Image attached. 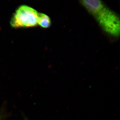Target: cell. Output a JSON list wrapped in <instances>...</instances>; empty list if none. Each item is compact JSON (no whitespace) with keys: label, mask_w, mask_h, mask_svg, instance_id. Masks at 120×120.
Here are the masks:
<instances>
[{"label":"cell","mask_w":120,"mask_h":120,"mask_svg":"<svg viewBox=\"0 0 120 120\" xmlns=\"http://www.w3.org/2000/svg\"><path fill=\"white\" fill-rule=\"evenodd\" d=\"M80 2L105 32L114 37L120 35V18L102 1L84 0Z\"/></svg>","instance_id":"cell-1"},{"label":"cell","mask_w":120,"mask_h":120,"mask_svg":"<svg viewBox=\"0 0 120 120\" xmlns=\"http://www.w3.org/2000/svg\"><path fill=\"white\" fill-rule=\"evenodd\" d=\"M38 14V11L31 7L24 5H20L11 18V26L15 28L37 26Z\"/></svg>","instance_id":"cell-2"},{"label":"cell","mask_w":120,"mask_h":120,"mask_svg":"<svg viewBox=\"0 0 120 120\" xmlns=\"http://www.w3.org/2000/svg\"><path fill=\"white\" fill-rule=\"evenodd\" d=\"M38 24L42 28H49L51 25V19L46 14L39 13L38 18Z\"/></svg>","instance_id":"cell-3"},{"label":"cell","mask_w":120,"mask_h":120,"mask_svg":"<svg viewBox=\"0 0 120 120\" xmlns=\"http://www.w3.org/2000/svg\"><path fill=\"white\" fill-rule=\"evenodd\" d=\"M4 115L2 113L0 112V120H4Z\"/></svg>","instance_id":"cell-4"},{"label":"cell","mask_w":120,"mask_h":120,"mask_svg":"<svg viewBox=\"0 0 120 120\" xmlns=\"http://www.w3.org/2000/svg\"><path fill=\"white\" fill-rule=\"evenodd\" d=\"M25 120H27V119H25Z\"/></svg>","instance_id":"cell-5"}]
</instances>
